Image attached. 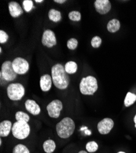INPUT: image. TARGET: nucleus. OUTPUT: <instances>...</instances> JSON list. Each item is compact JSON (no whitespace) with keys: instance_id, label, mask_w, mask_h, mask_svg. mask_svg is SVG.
<instances>
[{"instance_id":"nucleus-31","label":"nucleus","mask_w":136,"mask_h":153,"mask_svg":"<svg viewBox=\"0 0 136 153\" xmlns=\"http://www.w3.org/2000/svg\"><path fill=\"white\" fill-rule=\"evenodd\" d=\"M35 2H36V3H42V2H43V0H35Z\"/></svg>"},{"instance_id":"nucleus-26","label":"nucleus","mask_w":136,"mask_h":153,"mask_svg":"<svg viewBox=\"0 0 136 153\" xmlns=\"http://www.w3.org/2000/svg\"><path fill=\"white\" fill-rule=\"evenodd\" d=\"M23 6L24 10L27 12H29L33 8V1H31V0H24L23 2Z\"/></svg>"},{"instance_id":"nucleus-30","label":"nucleus","mask_w":136,"mask_h":153,"mask_svg":"<svg viewBox=\"0 0 136 153\" xmlns=\"http://www.w3.org/2000/svg\"><path fill=\"white\" fill-rule=\"evenodd\" d=\"M134 123H135V128H136V114H135L134 118Z\"/></svg>"},{"instance_id":"nucleus-6","label":"nucleus","mask_w":136,"mask_h":153,"mask_svg":"<svg viewBox=\"0 0 136 153\" xmlns=\"http://www.w3.org/2000/svg\"><path fill=\"white\" fill-rule=\"evenodd\" d=\"M0 75H1L6 82L13 81L16 79L17 74L14 70L12 62L6 61L3 63Z\"/></svg>"},{"instance_id":"nucleus-8","label":"nucleus","mask_w":136,"mask_h":153,"mask_svg":"<svg viewBox=\"0 0 136 153\" xmlns=\"http://www.w3.org/2000/svg\"><path fill=\"white\" fill-rule=\"evenodd\" d=\"M62 102L57 99L51 102L46 107V110L48 111L49 116L53 118H57L59 117L60 111L62 110Z\"/></svg>"},{"instance_id":"nucleus-7","label":"nucleus","mask_w":136,"mask_h":153,"mask_svg":"<svg viewBox=\"0 0 136 153\" xmlns=\"http://www.w3.org/2000/svg\"><path fill=\"white\" fill-rule=\"evenodd\" d=\"M12 66L14 71L19 75L26 74L29 69L28 62L23 58L18 57L12 61Z\"/></svg>"},{"instance_id":"nucleus-27","label":"nucleus","mask_w":136,"mask_h":153,"mask_svg":"<svg viewBox=\"0 0 136 153\" xmlns=\"http://www.w3.org/2000/svg\"><path fill=\"white\" fill-rule=\"evenodd\" d=\"M102 40L99 36H95L91 41V45L93 48H98L101 44Z\"/></svg>"},{"instance_id":"nucleus-18","label":"nucleus","mask_w":136,"mask_h":153,"mask_svg":"<svg viewBox=\"0 0 136 153\" xmlns=\"http://www.w3.org/2000/svg\"><path fill=\"white\" fill-rule=\"evenodd\" d=\"M43 148L45 152L52 153L56 149L55 142L52 140H47L43 143Z\"/></svg>"},{"instance_id":"nucleus-33","label":"nucleus","mask_w":136,"mask_h":153,"mask_svg":"<svg viewBox=\"0 0 136 153\" xmlns=\"http://www.w3.org/2000/svg\"><path fill=\"white\" fill-rule=\"evenodd\" d=\"M78 153H87V152H86V151H81Z\"/></svg>"},{"instance_id":"nucleus-5","label":"nucleus","mask_w":136,"mask_h":153,"mask_svg":"<svg viewBox=\"0 0 136 153\" xmlns=\"http://www.w3.org/2000/svg\"><path fill=\"white\" fill-rule=\"evenodd\" d=\"M24 88L20 83H12L7 88L8 97L12 100H19L24 95Z\"/></svg>"},{"instance_id":"nucleus-2","label":"nucleus","mask_w":136,"mask_h":153,"mask_svg":"<svg viewBox=\"0 0 136 153\" xmlns=\"http://www.w3.org/2000/svg\"><path fill=\"white\" fill-rule=\"evenodd\" d=\"M75 124L70 118H65L56 124V132L62 138H69L75 131Z\"/></svg>"},{"instance_id":"nucleus-15","label":"nucleus","mask_w":136,"mask_h":153,"mask_svg":"<svg viewBox=\"0 0 136 153\" xmlns=\"http://www.w3.org/2000/svg\"><path fill=\"white\" fill-rule=\"evenodd\" d=\"M12 124L9 120H4L0 123V136L5 137L9 135L10 131H12Z\"/></svg>"},{"instance_id":"nucleus-21","label":"nucleus","mask_w":136,"mask_h":153,"mask_svg":"<svg viewBox=\"0 0 136 153\" xmlns=\"http://www.w3.org/2000/svg\"><path fill=\"white\" fill-rule=\"evenodd\" d=\"M15 118L17 121H24L28 123L29 121V117L28 114L23 111H17L15 114Z\"/></svg>"},{"instance_id":"nucleus-35","label":"nucleus","mask_w":136,"mask_h":153,"mask_svg":"<svg viewBox=\"0 0 136 153\" xmlns=\"http://www.w3.org/2000/svg\"><path fill=\"white\" fill-rule=\"evenodd\" d=\"M1 52H2V48H0V53H1Z\"/></svg>"},{"instance_id":"nucleus-10","label":"nucleus","mask_w":136,"mask_h":153,"mask_svg":"<svg viewBox=\"0 0 136 153\" xmlns=\"http://www.w3.org/2000/svg\"><path fill=\"white\" fill-rule=\"evenodd\" d=\"M114 123L110 118H104L98 124L97 128L101 134L106 135L109 134L113 128Z\"/></svg>"},{"instance_id":"nucleus-34","label":"nucleus","mask_w":136,"mask_h":153,"mask_svg":"<svg viewBox=\"0 0 136 153\" xmlns=\"http://www.w3.org/2000/svg\"><path fill=\"white\" fill-rule=\"evenodd\" d=\"M2 145V140H1V139H0V145Z\"/></svg>"},{"instance_id":"nucleus-4","label":"nucleus","mask_w":136,"mask_h":153,"mask_svg":"<svg viewBox=\"0 0 136 153\" xmlns=\"http://www.w3.org/2000/svg\"><path fill=\"white\" fill-rule=\"evenodd\" d=\"M12 132L14 137L17 139H25L29 135L30 127L28 123L17 121L12 126Z\"/></svg>"},{"instance_id":"nucleus-14","label":"nucleus","mask_w":136,"mask_h":153,"mask_svg":"<svg viewBox=\"0 0 136 153\" xmlns=\"http://www.w3.org/2000/svg\"><path fill=\"white\" fill-rule=\"evenodd\" d=\"M52 85V77L48 75L45 74L42 75L40 77V86L41 88V90L44 91L46 92L49 91Z\"/></svg>"},{"instance_id":"nucleus-16","label":"nucleus","mask_w":136,"mask_h":153,"mask_svg":"<svg viewBox=\"0 0 136 153\" xmlns=\"http://www.w3.org/2000/svg\"><path fill=\"white\" fill-rule=\"evenodd\" d=\"M120 28V23L117 19H112L109 22L107 25V30L110 33H115L119 30Z\"/></svg>"},{"instance_id":"nucleus-9","label":"nucleus","mask_w":136,"mask_h":153,"mask_svg":"<svg viewBox=\"0 0 136 153\" xmlns=\"http://www.w3.org/2000/svg\"><path fill=\"white\" fill-rule=\"evenodd\" d=\"M42 43L48 48H51L56 45L57 41L54 33L50 30H45L42 35Z\"/></svg>"},{"instance_id":"nucleus-11","label":"nucleus","mask_w":136,"mask_h":153,"mask_svg":"<svg viewBox=\"0 0 136 153\" xmlns=\"http://www.w3.org/2000/svg\"><path fill=\"white\" fill-rule=\"evenodd\" d=\"M96 10L100 14H106L111 9V4L109 0H96L94 3Z\"/></svg>"},{"instance_id":"nucleus-28","label":"nucleus","mask_w":136,"mask_h":153,"mask_svg":"<svg viewBox=\"0 0 136 153\" xmlns=\"http://www.w3.org/2000/svg\"><path fill=\"white\" fill-rule=\"evenodd\" d=\"M9 39L8 34L4 31H0V43L4 44L6 43Z\"/></svg>"},{"instance_id":"nucleus-25","label":"nucleus","mask_w":136,"mask_h":153,"mask_svg":"<svg viewBox=\"0 0 136 153\" xmlns=\"http://www.w3.org/2000/svg\"><path fill=\"white\" fill-rule=\"evenodd\" d=\"M78 45V41L75 38H71L67 41V46L70 50H75Z\"/></svg>"},{"instance_id":"nucleus-32","label":"nucleus","mask_w":136,"mask_h":153,"mask_svg":"<svg viewBox=\"0 0 136 153\" xmlns=\"http://www.w3.org/2000/svg\"><path fill=\"white\" fill-rule=\"evenodd\" d=\"M85 134H87L88 135H90L91 134V132L89 131H85Z\"/></svg>"},{"instance_id":"nucleus-1","label":"nucleus","mask_w":136,"mask_h":153,"mask_svg":"<svg viewBox=\"0 0 136 153\" xmlns=\"http://www.w3.org/2000/svg\"><path fill=\"white\" fill-rule=\"evenodd\" d=\"M52 80L54 86L59 90H65L70 83V77L65 70V67L60 64L54 65L51 68Z\"/></svg>"},{"instance_id":"nucleus-19","label":"nucleus","mask_w":136,"mask_h":153,"mask_svg":"<svg viewBox=\"0 0 136 153\" xmlns=\"http://www.w3.org/2000/svg\"><path fill=\"white\" fill-rule=\"evenodd\" d=\"M65 70L68 74H73L76 72L78 70V65L75 61H68L65 65Z\"/></svg>"},{"instance_id":"nucleus-29","label":"nucleus","mask_w":136,"mask_h":153,"mask_svg":"<svg viewBox=\"0 0 136 153\" xmlns=\"http://www.w3.org/2000/svg\"><path fill=\"white\" fill-rule=\"evenodd\" d=\"M54 1L58 4H63L66 2V0H54Z\"/></svg>"},{"instance_id":"nucleus-13","label":"nucleus","mask_w":136,"mask_h":153,"mask_svg":"<svg viewBox=\"0 0 136 153\" xmlns=\"http://www.w3.org/2000/svg\"><path fill=\"white\" fill-rule=\"evenodd\" d=\"M25 107L26 110L33 115H38L41 111L39 105L35 100L31 99H28L25 102Z\"/></svg>"},{"instance_id":"nucleus-3","label":"nucleus","mask_w":136,"mask_h":153,"mask_svg":"<svg viewBox=\"0 0 136 153\" xmlns=\"http://www.w3.org/2000/svg\"><path fill=\"white\" fill-rule=\"evenodd\" d=\"M80 92L84 95H93L98 90V83L95 77L88 76L81 79L79 84Z\"/></svg>"},{"instance_id":"nucleus-12","label":"nucleus","mask_w":136,"mask_h":153,"mask_svg":"<svg viewBox=\"0 0 136 153\" xmlns=\"http://www.w3.org/2000/svg\"><path fill=\"white\" fill-rule=\"evenodd\" d=\"M9 10L10 14L13 18L18 17L23 13V10L20 5L15 1H11L9 3Z\"/></svg>"},{"instance_id":"nucleus-20","label":"nucleus","mask_w":136,"mask_h":153,"mask_svg":"<svg viewBox=\"0 0 136 153\" xmlns=\"http://www.w3.org/2000/svg\"><path fill=\"white\" fill-rule=\"evenodd\" d=\"M135 101H136V95L130 92H128L125 99V102H124L125 105L127 107H129L132 105Z\"/></svg>"},{"instance_id":"nucleus-36","label":"nucleus","mask_w":136,"mask_h":153,"mask_svg":"<svg viewBox=\"0 0 136 153\" xmlns=\"http://www.w3.org/2000/svg\"><path fill=\"white\" fill-rule=\"evenodd\" d=\"M118 153H125V152H122V151H121V152H118Z\"/></svg>"},{"instance_id":"nucleus-24","label":"nucleus","mask_w":136,"mask_h":153,"mask_svg":"<svg viewBox=\"0 0 136 153\" xmlns=\"http://www.w3.org/2000/svg\"><path fill=\"white\" fill-rule=\"evenodd\" d=\"M98 148V144L95 142H90L86 145V149L89 152H94L97 151Z\"/></svg>"},{"instance_id":"nucleus-23","label":"nucleus","mask_w":136,"mask_h":153,"mask_svg":"<svg viewBox=\"0 0 136 153\" xmlns=\"http://www.w3.org/2000/svg\"><path fill=\"white\" fill-rule=\"evenodd\" d=\"M70 20L74 22H79L81 19V14L78 11H71L68 14Z\"/></svg>"},{"instance_id":"nucleus-22","label":"nucleus","mask_w":136,"mask_h":153,"mask_svg":"<svg viewBox=\"0 0 136 153\" xmlns=\"http://www.w3.org/2000/svg\"><path fill=\"white\" fill-rule=\"evenodd\" d=\"M13 153H30L28 148L22 144L16 145L13 149Z\"/></svg>"},{"instance_id":"nucleus-17","label":"nucleus","mask_w":136,"mask_h":153,"mask_svg":"<svg viewBox=\"0 0 136 153\" xmlns=\"http://www.w3.org/2000/svg\"><path fill=\"white\" fill-rule=\"evenodd\" d=\"M48 17L49 20L54 22H58L61 20L62 16L60 11L54 9H51L48 12Z\"/></svg>"}]
</instances>
